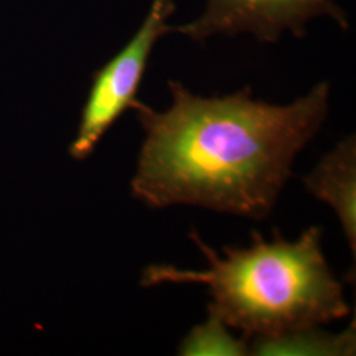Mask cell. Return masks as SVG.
<instances>
[{"label":"cell","instance_id":"cell-1","mask_svg":"<svg viewBox=\"0 0 356 356\" xmlns=\"http://www.w3.org/2000/svg\"><path fill=\"white\" fill-rule=\"evenodd\" d=\"M168 88L164 111L132 107L144 140L131 191L153 209L191 204L264 219L329 114L327 82L289 104L254 99L250 88L210 98L176 81Z\"/></svg>","mask_w":356,"mask_h":356},{"label":"cell","instance_id":"cell-2","mask_svg":"<svg viewBox=\"0 0 356 356\" xmlns=\"http://www.w3.org/2000/svg\"><path fill=\"white\" fill-rule=\"evenodd\" d=\"M209 266L204 270L153 264L141 273L140 285L202 284L213 298L209 305L245 341L279 337L319 327L350 314L343 286L334 276L322 251V229L313 226L294 242L277 229L267 242L252 231V242L223 247L219 254L191 232Z\"/></svg>","mask_w":356,"mask_h":356},{"label":"cell","instance_id":"cell-3","mask_svg":"<svg viewBox=\"0 0 356 356\" xmlns=\"http://www.w3.org/2000/svg\"><path fill=\"white\" fill-rule=\"evenodd\" d=\"M175 0H152L147 17L127 44L92 76L70 156L86 160L115 122L138 102V91L157 41L173 31Z\"/></svg>","mask_w":356,"mask_h":356},{"label":"cell","instance_id":"cell-4","mask_svg":"<svg viewBox=\"0 0 356 356\" xmlns=\"http://www.w3.org/2000/svg\"><path fill=\"white\" fill-rule=\"evenodd\" d=\"M318 16H330L343 29L348 28L337 0H207L200 17L173 31L195 42L239 33H251L260 42H276L285 32L301 38L306 24Z\"/></svg>","mask_w":356,"mask_h":356},{"label":"cell","instance_id":"cell-5","mask_svg":"<svg viewBox=\"0 0 356 356\" xmlns=\"http://www.w3.org/2000/svg\"><path fill=\"white\" fill-rule=\"evenodd\" d=\"M304 184L310 194L335 211L348 245L355 254V136L346 138L326 153L312 173L304 178Z\"/></svg>","mask_w":356,"mask_h":356},{"label":"cell","instance_id":"cell-6","mask_svg":"<svg viewBox=\"0 0 356 356\" xmlns=\"http://www.w3.org/2000/svg\"><path fill=\"white\" fill-rule=\"evenodd\" d=\"M355 321L342 334H327L318 327L293 331L279 337L254 338L250 354L257 356H348L355 354Z\"/></svg>","mask_w":356,"mask_h":356},{"label":"cell","instance_id":"cell-7","mask_svg":"<svg viewBox=\"0 0 356 356\" xmlns=\"http://www.w3.org/2000/svg\"><path fill=\"white\" fill-rule=\"evenodd\" d=\"M219 314L209 307L204 323L191 329L178 347L182 356H244L250 355L247 341L236 339Z\"/></svg>","mask_w":356,"mask_h":356}]
</instances>
